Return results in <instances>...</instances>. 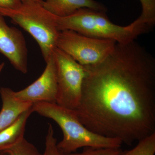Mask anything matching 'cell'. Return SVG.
Returning <instances> with one entry per match:
<instances>
[{
    "instance_id": "1",
    "label": "cell",
    "mask_w": 155,
    "mask_h": 155,
    "mask_svg": "<svg viewBox=\"0 0 155 155\" xmlns=\"http://www.w3.org/2000/svg\"><path fill=\"white\" fill-rule=\"evenodd\" d=\"M84 67L74 111L85 127L129 146L155 133V59L146 49L117 43L104 60Z\"/></svg>"
},
{
    "instance_id": "2",
    "label": "cell",
    "mask_w": 155,
    "mask_h": 155,
    "mask_svg": "<svg viewBox=\"0 0 155 155\" xmlns=\"http://www.w3.org/2000/svg\"><path fill=\"white\" fill-rule=\"evenodd\" d=\"M33 112L52 119L61 127L62 140L57 143L62 151L70 154L80 148H119L122 142L93 132L81 123L75 111L56 103L36 102L32 105Z\"/></svg>"
},
{
    "instance_id": "3",
    "label": "cell",
    "mask_w": 155,
    "mask_h": 155,
    "mask_svg": "<svg viewBox=\"0 0 155 155\" xmlns=\"http://www.w3.org/2000/svg\"><path fill=\"white\" fill-rule=\"evenodd\" d=\"M58 30H71L91 37L108 39L118 43L129 42L141 35L132 25L121 26L111 22L106 12L83 8L64 17L55 16Z\"/></svg>"
},
{
    "instance_id": "4",
    "label": "cell",
    "mask_w": 155,
    "mask_h": 155,
    "mask_svg": "<svg viewBox=\"0 0 155 155\" xmlns=\"http://www.w3.org/2000/svg\"><path fill=\"white\" fill-rule=\"evenodd\" d=\"M0 14L9 17L34 38L45 62L52 56L60 31L56 25L55 16L45 9L42 5L22 3L16 8H0Z\"/></svg>"
},
{
    "instance_id": "5",
    "label": "cell",
    "mask_w": 155,
    "mask_h": 155,
    "mask_svg": "<svg viewBox=\"0 0 155 155\" xmlns=\"http://www.w3.org/2000/svg\"><path fill=\"white\" fill-rule=\"evenodd\" d=\"M116 41L83 35L71 30L61 31L57 48L84 66L99 64L115 50Z\"/></svg>"
},
{
    "instance_id": "6",
    "label": "cell",
    "mask_w": 155,
    "mask_h": 155,
    "mask_svg": "<svg viewBox=\"0 0 155 155\" xmlns=\"http://www.w3.org/2000/svg\"><path fill=\"white\" fill-rule=\"evenodd\" d=\"M53 56L58 82L56 104L75 110L80 103L85 67L58 48L54 50Z\"/></svg>"
},
{
    "instance_id": "7",
    "label": "cell",
    "mask_w": 155,
    "mask_h": 155,
    "mask_svg": "<svg viewBox=\"0 0 155 155\" xmlns=\"http://www.w3.org/2000/svg\"><path fill=\"white\" fill-rule=\"evenodd\" d=\"M44 71L41 76L29 86L18 91H14L17 99L33 103H56L58 87L57 72L53 56L46 62Z\"/></svg>"
},
{
    "instance_id": "8",
    "label": "cell",
    "mask_w": 155,
    "mask_h": 155,
    "mask_svg": "<svg viewBox=\"0 0 155 155\" xmlns=\"http://www.w3.org/2000/svg\"><path fill=\"white\" fill-rule=\"evenodd\" d=\"M0 14V54L15 69L25 74L28 70V50L25 38L18 28L11 27Z\"/></svg>"
},
{
    "instance_id": "9",
    "label": "cell",
    "mask_w": 155,
    "mask_h": 155,
    "mask_svg": "<svg viewBox=\"0 0 155 155\" xmlns=\"http://www.w3.org/2000/svg\"><path fill=\"white\" fill-rule=\"evenodd\" d=\"M14 91L9 87L0 88L2 106L0 111V132L14 122L23 112L33 105L17 99Z\"/></svg>"
},
{
    "instance_id": "10",
    "label": "cell",
    "mask_w": 155,
    "mask_h": 155,
    "mask_svg": "<svg viewBox=\"0 0 155 155\" xmlns=\"http://www.w3.org/2000/svg\"><path fill=\"white\" fill-rule=\"evenodd\" d=\"M42 6L53 15L59 17H67L83 8L107 11L104 5L95 0H43Z\"/></svg>"
},
{
    "instance_id": "11",
    "label": "cell",
    "mask_w": 155,
    "mask_h": 155,
    "mask_svg": "<svg viewBox=\"0 0 155 155\" xmlns=\"http://www.w3.org/2000/svg\"><path fill=\"white\" fill-rule=\"evenodd\" d=\"M33 112L32 106L20 114L11 125L0 132V150L14 146L25 138L26 123Z\"/></svg>"
},
{
    "instance_id": "12",
    "label": "cell",
    "mask_w": 155,
    "mask_h": 155,
    "mask_svg": "<svg viewBox=\"0 0 155 155\" xmlns=\"http://www.w3.org/2000/svg\"><path fill=\"white\" fill-rule=\"evenodd\" d=\"M142 11L141 15L132 23L143 34L147 33L155 25V0H140Z\"/></svg>"
},
{
    "instance_id": "13",
    "label": "cell",
    "mask_w": 155,
    "mask_h": 155,
    "mask_svg": "<svg viewBox=\"0 0 155 155\" xmlns=\"http://www.w3.org/2000/svg\"><path fill=\"white\" fill-rule=\"evenodd\" d=\"M138 143L132 149L122 151L118 155H154L155 133L147 137L138 141Z\"/></svg>"
},
{
    "instance_id": "14",
    "label": "cell",
    "mask_w": 155,
    "mask_h": 155,
    "mask_svg": "<svg viewBox=\"0 0 155 155\" xmlns=\"http://www.w3.org/2000/svg\"><path fill=\"white\" fill-rule=\"evenodd\" d=\"M36 147L25 138L14 146L0 150V155H41Z\"/></svg>"
},
{
    "instance_id": "15",
    "label": "cell",
    "mask_w": 155,
    "mask_h": 155,
    "mask_svg": "<svg viewBox=\"0 0 155 155\" xmlns=\"http://www.w3.org/2000/svg\"><path fill=\"white\" fill-rule=\"evenodd\" d=\"M57 143L58 142L54 136L52 126L49 124L45 142V150L41 155H69L60 150L58 147Z\"/></svg>"
},
{
    "instance_id": "16",
    "label": "cell",
    "mask_w": 155,
    "mask_h": 155,
    "mask_svg": "<svg viewBox=\"0 0 155 155\" xmlns=\"http://www.w3.org/2000/svg\"><path fill=\"white\" fill-rule=\"evenodd\" d=\"M122 150L119 148H95L85 147L81 153H74L69 155H118Z\"/></svg>"
},
{
    "instance_id": "17",
    "label": "cell",
    "mask_w": 155,
    "mask_h": 155,
    "mask_svg": "<svg viewBox=\"0 0 155 155\" xmlns=\"http://www.w3.org/2000/svg\"><path fill=\"white\" fill-rule=\"evenodd\" d=\"M22 3L19 0H0V8L14 9L19 7Z\"/></svg>"
},
{
    "instance_id": "18",
    "label": "cell",
    "mask_w": 155,
    "mask_h": 155,
    "mask_svg": "<svg viewBox=\"0 0 155 155\" xmlns=\"http://www.w3.org/2000/svg\"><path fill=\"white\" fill-rule=\"evenodd\" d=\"M22 3H35L42 5L43 0H19Z\"/></svg>"
},
{
    "instance_id": "19",
    "label": "cell",
    "mask_w": 155,
    "mask_h": 155,
    "mask_svg": "<svg viewBox=\"0 0 155 155\" xmlns=\"http://www.w3.org/2000/svg\"><path fill=\"white\" fill-rule=\"evenodd\" d=\"M5 64L4 63H2L0 64V74L1 72L2 71L3 69H4V67H5Z\"/></svg>"
}]
</instances>
